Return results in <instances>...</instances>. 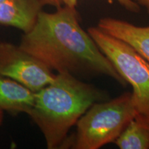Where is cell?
<instances>
[{
  "instance_id": "1",
  "label": "cell",
  "mask_w": 149,
  "mask_h": 149,
  "mask_svg": "<svg viewBox=\"0 0 149 149\" xmlns=\"http://www.w3.org/2000/svg\"><path fill=\"white\" fill-rule=\"evenodd\" d=\"M54 13L41 11L19 46L57 73L104 74L126 82L79 24L75 8L61 6Z\"/></svg>"
},
{
  "instance_id": "2",
  "label": "cell",
  "mask_w": 149,
  "mask_h": 149,
  "mask_svg": "<svg viewBox=\"0 0 149 149\" xmlns=\"http://www.w3.org/2000/svg\"><path fill=\"white\" fill-rule=\"evenodd\" d=\"M102 93L69 73H57L54 80L35 93L28 115L40 128L48 149L61 148L68 131L95 102Z\"/></svg>"
},
{
  "instance_id": "3",
  "label": "cell",
  "mask_w": 149,
  "mask_h": 149,
  "mask_svg": "<svg viewBox=\"0 0 149 149\" xmlns=\"http://www.w3.org/2000/svg\"><path fill=\"white\" fill-rule=\"evenodd\" d=\"M131 93L109 102L93 104L77 122L72 148L98 149L115 141L137 114Z\"/></svg>"
},
{
  "instance_id": "4",
  "label": "cell",
  "mask_w": 149,
  "mask_h": 149,
  "mask_svg": "<svg viewBox=\"0 0 149 149\" xmlns=\"http://www.w3.org/2000/svg\"><path fill=\"white\" fill-rule=\"evenodd\" d=\"M88 34L104 55L133 88L132 102L137 113L149 116V61L126 42L97 27Z\"/></svg>"
},
{
  "instance_id": "5",
  "label": "cell",
  "mask_w": 149,
  "mask_h": 149,
  "mask_svg": "<svg viewBox=\"0 0 149 149\" xmlns=\"http://www.w3.org/2000/svg\"><path fill=\"white\" fill-rule=\"evenodd\" d=\"M0 74L36 93L51 84L56 74L19 46L0 42Z\"/></svg>"
},
{
  "instance_id": "6",
  "label": "cell",
  "mask_w": 149,
  "mask_h": 149,
  "mask_svg": "<svg viewBox=\"0 0 149 149\" xmlns=\"http://www.w3.org/2000/svg\"><path fill=\"white\" fill-rule=\"evenodd\" d=\"M97 27L111 36L126 42L149 61V26H137L112 17L100 19Z\"/></svg>"
},
{
  "instance_id": "7",
  "label": "cell",
  "mask_w": 149,
  "mask_h": 149,
  "mask_svg": "<svg viewBox=\"0 0 149 149\" xmlns=\"http://www.w3.org/2000/svg\"><path fill=\"white\" fill-rule=\"evenodd\" d=\"M43 6L40 0H3L0 3V24L29 32Z\"/></svg>"
},
{
  "instance_id": "8",
  "label": "cell",
  "mask_w": 149,
  "mask_h": 149,
  "mask_svg": "<svg viewBox=\"0 0 149 149\" xmlns=\"http://www.w3.org/2000/svg\"><path fill=\"white\" fill-rule=\"evenodd\" d=\"M35 93L17 81L0 74V109L12 115L29 114Z\"/></svg>"
},
{
  "instance_id": "9",
  "label": "cell",
  "mask_w": 149,
  "mask_h": 149,
  "mask_svg": "<svg viewBox=\"0 0 149 149\" xmlns=\"http://www.w3.org/2000/svg\"><path fill=\"white\" fill-rule=\"evenodd\" d=\"M115 143L120 149L149 148V116L137 113Z\"/></svg>"
},
{
  "instance_id": "10",
  "label": "cell",
  "mask_w": 149,
  "mask_h": 149,
  "mask_svg": "<svg viewBox=\"0 0 149 149\" xmlns=\"http://www.w3.org/2000/svg\"><path fill=\"white\" fill-rule=\"evenodd\" d=\"M119 3L127 10L131 12H138L139 6L137 3L133 0H117ZM62 3L64 6L75 8L77 3V0H62Z\"/></svg>"
},
{
  "instance_id": "11",
  "label": "cell",
  "mask_w": 149,
  "mask_h": 149,
  "mask_svg": "<svg viewBox=\"0 0 149 149\" xmlns=\"http://www.w3.org/2000/svg\"><path fill=\"white\" fill-rule=\"evenodd\" d=\"M40 1L43 6L51 5L57 7V8L60 7L63 4L62 0H40Z\"/></svg>"
},
{
  "instance_id": "12",
  "label": "cell",
  "mask_w": 149,
  "mask_h": 149,
  "mask_svg": "<svg viewBox=\"0 0 149 149\" xmlns=\"http://www.w3.org/2000/svg\"><path fill=\"white\" fill-rule=\"evenodd\" d=\"M138 3L146 9L147 12L149 14V0H137Z\"/></svg>"
},
{
  "instance_id": "13",
  "label": "cell",
  "mask_w": 149,
  "mask_h": 149,
  "mask_svg": "<svg viewBox=\"0 0 149 149\" xmlns=\"http://www.w3.org/2000/svg\"><path fill=\"white\" fill-rule=\"evenodd\" d=\"M3 113H4V112H3L2 110L0 109V126H1V124H2V123H3Z\"/></svg>"
},
{
  "instance_id": "14",
  "label": "cell",
  "mask_w": 149,
  "mask_h": 149,
  "mask_svg": "<svg viewBox=\"0 0 149 149\" xmlns=\"http://www.w3.org/2000/svg\"><path fill=\"white\" fill-rule=\"evenodd\" d=\"M3 1V0H0V3H1V2H2V1Z\"/></svg>"
}]
</instances>
